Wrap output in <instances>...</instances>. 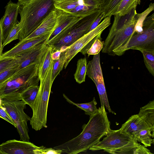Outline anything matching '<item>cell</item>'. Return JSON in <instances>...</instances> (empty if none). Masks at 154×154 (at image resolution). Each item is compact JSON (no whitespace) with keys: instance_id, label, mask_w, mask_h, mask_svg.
Segmentation results:
<instances>
[{"instance_id":"39","label":"cell","mask_w":154,"mask_h":154,"mask_svg":"<svg viewBox=\"0 0 154 154\" xmlns=\"http://www.w3.org/2000/svg\"><path fill=\"white\" fill-rule=\"evenodd\" d=\"M104 12L102 11L101 14L95 20L91 26L88 32L98 26V25L100 24L99 23L101 20L103 18H104Z\"/></svg>"},{"instance_id":"40","label":"cell","mask_w":154,"mask_h":154,"mask_svg":"<svg viewBox=\"0 0 154 154\" xmlns=\"http://www.w3.org/2000/svg\"><path fill=\"white\" fill-rule=\"evenodd\" d=\"M61 51L57 50L53 52L52 54V59L53 60H58L60 57L61 53Z\"/></svg>"},{"instance_id":"42","label":"cell","mask_w":154,"mask_h":154,"mask_svg":"<svg viewBox=\"0 0 154 154\" xmlns=\"http://www.w3.org/2000/svg\"><path fill=\"white\" fill-rule=\"evenodd\" d=\"M2 106V99L0 98V106Z\"/></svg>"},{"instance_id":"26","label":"cell","mask_w":154,"mask_h":154,"mask_svg":"<svg viewBox=\"0 0 154 154\" xmlns=\"http://www.w3.org/2000/svg\"><path fill=\"white\" fill-rule=\"evenodd\" d=\"M39 88L38 85L31 86L23 92L20 95L21 100L29 105L32 109L33 108Z\"/></svg>"},{"instance_id":"32","label":"cell","mask_w":154,"mask_h":154,"mask_svg":"<svg viewBox=\"0 0 154 154\" xmlns=\"http://www.w3.org/2000/svg\"><path fill=\"white\" fill-rule=\"evenodd\" d=\"M21 29V24L18 21L12 29L7 37L2 43V47L9 44L13 41L18 39L20 32Z\"/></svg>"},{"instance_id":"21","label":"cell","mask_w":154,"mask_h":154,"mask_svg":"<svg viewBox=\"0 0 154 154\" xmlns=\"http://www.w3.org/2000/svg\"><path fill=\"white\" fill-rule=\"evenodd\" d=\"M137 114L145 122L149 128L154 132V100L150 101L146 105L141 107Z\"/></svg>"},{"instance_id":"19","label":"cell","mask_w":154,"mask_h":154,"mask_svg":"<svg viewBox=\"0 0 154 154\" xmlns=\"http://www.w3.org/2000/svg\"><path fill=\"white\" fill-rule=\"evenodd\" d=\"M55 10L57 14L58 25L49 37L47 43L66 27L83 18L75 17L66 12Z\"/></svg>"},{"instance_id":"23","label":"cell","mask_w":154,"mask_h":154,"mask_svg":"<svg viewBox=\"0 0 154 154\" xmlns=\"http://www.w3.org/2000/svg\"><path fill=\"white\" fill-rule=\"evenodd\" d=\"M140 0H122L115 12L114 15H124L136 8L140 4Z\"/></svg>"},{"instance_id":"29","label":"cell","mask_w":154,"mask_h":154,"mask_svg":"<svg viewBox=\"0 0 154 154\" xmlns=\"http://www.w3.org/2000/svg\"><path fill=\"white\" fill-rule=\"evenodd\" d=\"M143 54L146 66L149 72L154 76V51H149L140 49Z\"/></svg>"},{"instance_id":"17","label":"cell","mask_w":154,"mask_h":154,"mask_svg":"<svg viewBox=\"0 0 154 154\" xmlns=\"http://www.w3.org/2000/svg\"><path fill=\"white\" fill-rule=\"evenodd\" d=\"M51 34L43 35L32 39H24L20 41L13 48L3 53V57H15L19 54L45 42Z\"/></svg>"},{"instance_id":"25","label":"cell","mask_w":154,"mask_h":154,"mask_svg":"<svg viewBox=\"0 0 154 154\" xmlns=\"http://www.w3.org/2000/svg\"><path fill=\"white\" fill-rule=\"evenodd\" d=\"M154 134L149 128L141 130L137 132L134 138L137 141L142 143L145 147L150 146L152 143L153 144Z\"/></svg>"},{"instance_id":"28","label":"cell","mask_w":154,"mask_h":154,"mask_svg":"<svg viewBox=\"0 0 154 154\" xmlns=\"http://www.w3.org/2000/svg\"><path fill=\"white\" fill-rule=\"evenodd\" d=\"M122 0H106L103 3L101 10L105 13L104 18L114 15Z\"/></svg>"},{"instance_id":"27","label":"cell","mask_w":154,"mask_h":154,"mask_svg":"<svg viewBox=\"0 0 154 154\" xmlns=\"http://www.w3.org/2000/svg\"><path fill=\"white\" fill-rule=\"evenodd\" d=\"M154 9V4L151 3L148 8L144 11L141 13L137 14V21L134 27V34L141 32L143 31V25L144 20Z\"/></svg>"},{"instance_id":"15","label":"cell","mask_w":154,"mask_h":154,"mask_svg":"<svg viewBox=\"0 0 154 154\" xmlns=\"http://www.w3.org/2000/svg\"><path fill=\"white\" fill-rule=\"evenodd\" d=\"M57 14L54 8L51 11L39 26L25 39L34 38L47 34H51L57 27Z\"/></svg>"},{"instance_id":"12","label":"cell","mask_w":154,"mask_h":154,"mask_svg":"<svg viewBox=\"0 0 154 154\" xmlns=\"http://www.w3.org/2000/svg\"><path fill=\"white\" fill-rule=\"evenodd\" d=\"M103 3V0H78L55 9L75 17H84L101 10Z\"/></svg>"},{"instance_id":"1","label":"cell","mask_w":154,"mask_h":154,"mask_svg":"<svg viewBox=\"0 0 154 154\" xmlns=\"http://www.w3.org/2000/svg\"><path fill=\"white\" fill-rule=\"evenodd\" d=\"M82 132L77 137L53 148L61 150L62 153L77 154L86 152L98 143L111 130L105 106L99 107L95 113L90 116L88 122L82 125Z\"/></svg>"},{"instance_id":"13","label":"cell","mask_w":154,"mask_h":154,"mask_svg":"<svg viewBox=\"0 0 154 154\" xmlns=\"http://www.w3.org/2000/svg\"><path fill=\"white\" fill-rule=\"evenodd\" d=\"M40 147L29 141L10 140L0 144V154H35Z\"/></svg>"},{"instance_id":"36","label":"cell","mask_w":154,"mask_h":154,"mask_svg":"<svg viewBox=\"0 0 154 154\" xmlns=\"http://www.w3.org/2000/svg\"><path fill=\"white\" fill-rule=\"evenodd\" d=\"M129 154H152L149 150L147 148L143 145L139 144L137 146L132 148L129 152Z\"/></svg>"},{"instance_id":"3","label":"cell","mask_w":154,"mask_h":154,"mask_svg":"<svg viewBox=\"0 0 154 154\" xmlns=\"http://www.w3.org/2000/svg\"><path fill=\"white\" fill-rule=\"evenodd\" d=\"M21 29L18 39H25L55 8L54 0H18Z\"/></svg>"},{"instance_id":"31","label":"cell","mask_w":154,"mask_h":154,"mask_svg":"<svg viewBox=\"0 0 154 154\" xmlns=\"http://www.w3.org/2000/svg\"><path fill=\"white\" fill-rule=\"evenodd\" d=\"M51 72V79L53 82L56 77L64 67L65 62L64 52H62L60 58L57 60H53Z\"/></svg>"},{"instance_id":"33","label":"cell","mask_w":154,"mask_h":154,"mask_svg":"<svg viewBox=\"0 0 154 154\" xmlns=\"http://www.w3.org/2000/svg\"><path fill=\"white\" fill-rule=\"evenodd\" d=\"M19 65L8 68L0 72V86L17 72Z\"/></svg>"},{"instance_id":"37","label":"cell","mask_w":154,"mask_h":154,"mask_svg":"<svg viewBox=\"0 0 154 154\" xmlns=\"http://www.w3.org/2000/svg\"><path fill=\"white\" fill-rule=\"evenodd\" d=\"M0 117L9 122L16 128V125L5 108L2 106H0Z\"/></svg>"},{"instance_id":"10","label":"cell","mask_w":154,"mask_h":154,"mask_svg":"<svg viewBox=\"0 0 154 154\" xmlns=\"http://www.w3.org/2000/svg\"><path fill=\"white\" fill-rule=\"evenodd\" d=\"M26 104L22 100L11 101L2 99L3 107L16 125L20 140L29 142L27 123L30 118L24 112Z\"/></svg>"},{"instance_id":"8","label":"cell","mask_w":154,"mask_h":154,"mask_svg":"<svg viewBox=\"0 0 154 154\" xmlns=\"http://www.w3.org/2000/svg\"><path fill=\"white\" fill-rule=\"evenodd\" d=\"M111 18L110 16L104 18L96 27L84 35L67 48L64 52L65 55L64 69L78 53L80 52L83 54H86L95 41L97 38H101L102 33L111 24Z\"/></svg>"},{"instance_id":"35","label":"cell","mask_w":154,"mask_h":154,"mask_svg":"<svg viewBox=\"0 0 154 154\" xmlns=\"http://www.w3.org/2000/svg\"><path fill=\"white\" fill-rule=\"evenodd\" d=\"M61 150L54 149L53 148H47L42 146L39 149L35 151V154H60L62 153Z\"/></svg>"},{"instance_id":"22","label":"cell","mask_w":154,"mask_h":154,"mask_svg":"<svg viewBox=\"0 0 154 154\" xmlns=\"http://www.w3.org/2000/svg\"><path fill=\"white\" fill-rule=\"evenodd\" d=\"M63 97L70 104L75 106L77 107L84 110L85 114L90 116L95 113L98 109L97 107V102L94 97L91 102L87 103H75L69 99L64 94Z\"/></svg>"},{"instance_id":"9","label":"cell","mask_w":154,"mask_h":154,"mask_svg":"<svg viewBox=\"0 0 154 154\" xmlns=\"http://www.w3.org/2000/svg\"><path fill=\"white\" fill-rule=\"evenodd\" d=\"M143 31L133 34L124 47L122 55L130 49L154 51V15L146 17L143 25Z\"/></svg>"},{"instance_id":"11","label":"cell","mask_w":154,"mask_h":154,"mask_svg":"<svg viewBox=\"0 0 154 154\" xmlns=\"http://www.w3.org/2000/svg\"><path fill=\"white\" fill-rule=\"evenodd\" d=\"M86 75L95 83L100 99L101 106H105L109 112L116 115L110 106L105 86L100 63V53L94 55L87 66Z\"/></svg>"},{"instance_id":"43","label":"cell","mask_w":154,"mask_h":154,"mask_svg":"<svg viewBox=\"0 0 154 154\" xmlns=\"http://www.w3.org/2000/svg\"><path fill=\"white\" fill-rule=\"evenodd\" d=\"M103 0V1H104V2L105 1H106V0Z\"/></svg>"},{"instance_id":"14","label":"cell","mask_w":154,"mask_h":154,"mask_svg":"<svg viewBox=\"0 0 154 154\" xmlns=\"http://www.w3.org/2000/svg\"><path fill=\"white\" fill-rule=\"evenodd\" d=\"M5 9L4 14L0 20L3 43L12 28L18 22L17 18L19 14V5L17 3L13 2L10 0L5 7Z\"/></svg>"},{"instance_id":"2","label":"cell","mask_w":154,"mask_h":154,"mask_svg":"<svg viewBox=\"0 0 154 154\" xmlns=\"http://www.w3.org/2000/svg\"><path fill=\"white\" fill-rule=\"evenodd\" d=\"M137 14L134 8L124 15H114L112 25L103 42V53L112 56L122 55L124 47L134 34Z\"/></svg>"},{"instance_id":"5","label":"cell","mask_w":154,"mask_h":154,"mask_svg":"<svg viewBox=\"0 0 154 154\" xmlns=\"http://www.w3.org/2000/svg\"><path fill=\"white\" fill-rule=\"evenodd\" d=\"M102 12L99 10L71 24L48 42L47 45L54 51L64 52L67 48L88 32L94 21Z\"/></svg>"},{"instance_id":"41","label":"cell","mask_w":154,"mask_h":154,"mask_svg":"<svg viewBox=\"0 0 154 154\" xmlns=\"http://www.w3.org/2000/svg\"><path fill=\"white\" fill-rule=\"evenodd\" d=\"M3 36L2 28L1 24L0 23V57L2 56V51L3 48L2 47Z\"/></svg>"},{"instance_id":"20","label":"cell","mask_w":154,"mask_h":154,"mask_svg":"<svg viewBox=\"0 0 154 154\" xmlns=\"http://www.w3.org/2000/svg\"><path fill=\"white\" fill-rule=\"evenodd\" d=\"M54 51L47 45L43 48L38 63V72L40 79H42L48 72L53 62L52 54Z\"/></svg>"},{"instance_id":"16","label":"cell","mask_w":154,"mask_h":154,"mask_svg":"<svg viewBox=\"0 0 154 154\" xmlns=\"http://www.w3.org/2000/svg\"><path fill=\"white\" fill-rule=\"evenodd\" d=\"M48 39L44 42L21 52L17 55L20 59L17 72L32 63H38L43 48L47 45Z\"/></svg>"},{"instance_id":"7","label":"cell","mask_w":154,"mask_h":154,"mask_svg":"<svg viewBox=\"0 0 154 154\" xmlns=\"http://www.w3.org/2000/svg\"><path fill=\"white\" fill-rule=\"evenodd\" d=\"M138 141L120 129L112 130L103 140L89 149L92 151L103 150L113 154H129L131 150L138 146Z\"/></svg>"},{"instance_id":"6","label":"cell","mask_w":154,"mask_h":154,"mask_svg":"<svg viewBox=\"0 0 154 154\" xmlns=\"http://www.w3.org/2000/svg\"><path fill=\"white\" fill-rule=\"evenodd\" d=\"M53 62L45 77L40 79L39 89L32 109L33 114L30 123L32 128L36 131L47 127L48 107L53 83L51 79Z\"/></svg>"},{"instance_id":"38","label":"cell","mask_w":154,"mask_h":154,"mask_svg":"<svg viewBox=\"0 0 154 154\" xmlns=\"http://www.w3.org/2000/svg\"><path fill=\"white\" fill-rule=\"evenodd\" d=\"M78 0H54V6L55 8L64 5L73 3Z\"/></svg>"},{"instance_id":"30","label":"cell","mask_w":154,"mask_h":154,"mask_svg":"<svg viewBox=\"0 0 154 154\" xmlns=\"http://www.w3.org/2000/svg\"><path fill=\"white\" fill-rule=\"evenodd\" d=\"M20 57H0V72L8 68L19 65Z\"/></svg>"},{"instance_id":"18","label":"cell","mask_w":154,"mask_h":154,"mask_svg":"<svg viewBox=\"0 0 154 154\" xmlns=\"http://www.w3.org/2000/svg\"><path fill=\"white\" fill-rule=\"evenodd\" d=\"M148 128H149L145 122L138 114H135L131 116L122 125L119 129L122 132L128 134L134 138L140 131Z\"/></svg>"},{"instance_id":"4","label":"cell","mask_w":154,"mask_h":154,"mask_svg":"<svg viewBox=\"0 0 154 154\" xmlns=\"http://www.w3.org/2000/svg\"><path fill=\"white\" fill-rule=\"evenodd\" d=\"M38 65L33 63L16 72L0 86V98L11 101L21 100L23 92L31 86L38 85Z\"/></svg>"},{"instance_id":"24","label":"cell","mask_w":154,"mask_h":154,"mask_svg":"<svg viewBox=\"0 0 154 154\" xmlns=\"http://www.w3.org/2000/svg\"><path fill=\"white\" fill-rule=\"evenodd\" d=\"M87 64L85 57L80 58L77 61V68L74 74V77L76 82L79 84L85 81Z\"/></svg>"},{"instance_id":"34","label":"cell","mask_w":154,"mask_h":154,"mask_svg":"<svg viewBox=\"0 0 154 154\" xmlns=\"http://www.w3.org/2000/svg\"><path fill=\"white\" fill-rule=\"evenodd\" d=\"M103 44V42L102 41V38H97L88 51L86 54L88 56L98 54L102 50Z\"/></svg>"}]
</instances>
